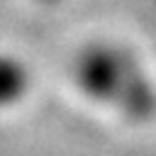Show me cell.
Listing matches in <instances>:
<instances>
[{"instance_id": "1", "label": "cell", "mask_w": 156, "mask_h": 156, "mask_svg": "<svg viewBox=\"0 0 156 156\" xmlns=\"http://www.w3.org/2000/svg\"><path fill=\"white\" fill-rule=\"evenodd\" d=\"M24 88V73L15 61H0V102L15 100Z\"/></svg>"}]
</instances>
